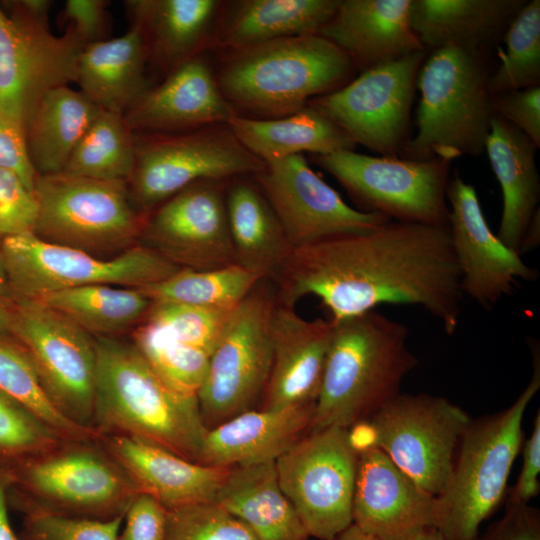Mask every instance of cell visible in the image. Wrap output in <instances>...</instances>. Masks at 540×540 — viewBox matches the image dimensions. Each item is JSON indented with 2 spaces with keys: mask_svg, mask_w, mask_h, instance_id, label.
I'll list each match as a JSON object with an SVG mask.
<instances>
[{
  "mask_svg": "<svg viewBox=\"0 0 540 540\" xmlns=\"http://www.w3.org/2000/svg\"><path fill=\"white\" fill-rule=\"evenodd\" d=\"M278 304L315 296L337 322L381 304L424 308L448 335L463 292L448 227L387 221L373 229L293 247L273 278Z\"/></svg>",
  "mask_w": 540,
  "mask_h": 540,
  "instance_id": "6da1fadb",
  "label": "cell"
},
{
  "mask_svg": "<svg viewBox=\"0 0 540 540\" xmlns=\"http://www.w3.org/2000/svg\"><path fill=\"white\" fill-rule=\"evenodd\" d=\"M95 342L97 432L135 437L197 462L207 432L198 398L169 387L132 341L95 337Z\"/></svg>",
  "mask_w": 540,
  "mask_h": 540,
  "instance_id": "7a4b0ae2",
  "label": "cell"
},
{
  "mask_svg": "<svg viewBox=\"0 0 540 540\" xmlns=\"http://www.w3.org/2000/svg\"><path fill=\"white\" fill-rule=\"evenodd\" d=\"M224 52L215 72L220 91L238 115L256 119L294 114L356 72L348 56L318 34Z\"/></svg>",
  "mask_w": 540,
  "mask_h": 540,
  "instance_id": "3957f363",
  "label": "cell"
},
{
  "mask_svg": "<svg viewBox=\"0 0 540 540\" xmlns=\"http://www.w3.org/2000/svg\"><path fill=\"white\" fill-rule=\"evenodd\" d=\"M332 324L311 430L347 429L368 419L400 394L418 363L408 347V328L376 310Z\"/></svg>",
  "mask_w": 540,
  "mask_h": 540,
  "instance_id": "277c9868",
  "label": "cell"
},
{
  "mask_svg": "<svg viewBox=\"0 0 540 540\" xmlns=\"http://www.w3.org/2000/svg\"><path fill=\"white\" fill-rule=\"evenodd\" d=\"M490 52L451 45L425 56L417 78V132L400 157L453 161L485 152L495 114L489 92Z\"/></svg>",
  "mask_w": 540,
  "mask_h": 540,
  "instance_id": "5b68a950",
  "label": "cell"
},
{
  "mask_svg": "<svg viewBox=\"0 0 540 540\" xmlns=\"http://www.w3.org/2000/svg\"><path fill=\"white\" fill-rule=\"evenodd\" d=\"M4 468L11 481L9 507L22 515L110 520L123 517L140 493L99 438L63 440L50 450Z\"/></svg>",
  "mask_w": 540,
  "mask_h": 540,
  "instance_id": "8992f818",
  "label": "cell"
},
{
  "mask_svg": "<svg viewBox=\"0 0 540 540\" xmlns=\"http://www.w3.org/2000/svg\"><path fill=\"white\" fill-rule=\"evenodd\" d=\"M533 376L507 409L470 421L444 492L437 496L436 528L446 540H476L481 523L501 501L520 451L525 411L540 388L539 348Z\"/></svg>",
  "mask_w": 540,
  "mask_h": 540,
  "instance_id": "52a82bcc",
  "label": "cell"
},
{
  "mask_svg": "<svg viewBox=\"0 0 540 540\" xmlns=\"http://www.w3.org/2000/svg\"><path fill=\"white\" fill-rule=\"evenodd\" d=\"M471 419L449 400L398 394L368 419L347 428L353 449L377 448L419 487L439 496L453 469L454 453Z\"/></svg>",
  "mask_w": 540,
  "mask_h": 540,
  "instance_id": "ba28073f",
  "label": "cell"
},
{
  "mask_svg": "<svg viewBox=\"0 0 540 540\" xmlns=\"http://www.w3.org/2000/svg\"><path fill=\"white\" fill-rule=\"evenodd\" d=\"M51 6L49 0L0 4V117L24 136L45 94L75 82L86 46L70 27L62 36L52 34Z\"/></svg>",
  "mask_w": 540,
  "mask_h": 540,
  "instance_id": "9c48e42d",
  "label": "cell"
},
{
  "mask_svg": "<svg viewBox=\"0 0 540 540\" xmlns=\"http://www.w3.org/2000/svg\"><path fill=\"white\" fill-rule=\"evenodd\" d=\"M38 214L33 234L93 255L132 244L146 216L135 208L126 181L59 172L37 175Z\"/></svg>",
  "mask_w": 540,
  "mask_h": 540,
  "instance_id": "30bf717a",
  "label": "cell"
},
{
  "mask_svg": "<svg viewBox=\"0 0 540 540\" xmlns=\"http://www.w3.org/2000/svg\"><path fill=\"white\" fill-rule=\"evenodd\" d=\"M365 213L391 221L448 227L451 160L370 156L354 150L312 155Z\"/></svg>",
  "mask_w": 540,
  "mask_h": 540,
  "instance_id": "8fae6325",
  "label": "cell"
},
{
  "mask_svg": "<svg viewBox=\"0 0 540 540\" xmlns=\"http://www.w3.org/2000/svg\"><path fill=\"white\" fill-rule=\"evenodd\" d=\"M264 166L227 124L135 134V163L127 185L133 203L145 214L193 183L256 175Z\"/></svg>",
  "mask_w": 540,
  "mask_h": 540,
  "instance_id": "7c38bea8",
  "label": "cell"
},
{
  "mask_svg": "<svg viewBox=\"0 0 540 540\" xmlns=\"http://www.w3.org/2000/svg\"><path fill=\"white\" fill-rule=\"evenodd\" d=\"M2 246L13 299L94 284L141 288L181 269L147 246H130L111 259L49 243L33 233L5 237Z\"/></svg>",
  "mask_w": 540,
  "mask_h": 540,
  "instance_id": "4fadbf2b",
  "label": "cell"
},
{
  "mask_svg": "<svg viewBox=\"0 0 540 540\" xmlns=\"http://www.w3.org/2000/svg\"><path fill=\"white\" fill-rule=\"evenodd\" d=\"M10 315L12 337L27 353L50 400L73 422L95 429V337L36 300L14 298Z\"/></svg>",
  "mask_w": 540,
  "mask_h": 540,
  "instance_id": "5bb4252c",
  "label": "cell"
},
{
  "mask_svg": "<svg viewBox=\"0 0 540 540\" xmlns=\"http://www.w3.org/2000/svg\"><path fill=\"white\" fill-rule=\"evenodd\" d=\"M276 303V296L260 281L232 311L197 396L207 430L254 409L262 398L273 361Z\"/></svg>",
  "mask_w": 540,
  "mask_h": 540,
  "instance_id": "9a60e30c",
  "label": "cell"
},
{
  "mask_svg": "<svg viewBox=\"0 0 540 540\" xmlns=\"http://www.w3.org/2000/svg\"><path fill=\"white\" fill-rule=\"evenodd\" d=\"M358 454L347 429L311 430L276 461L280 487L310 537L335 540L352 523Z\"/></svg>",
  "mask_w": 540,
  "mask_h": 540,
  "instance_id": "2e32d148",
  "label": "cell"
},
{
  "mask_svg": "<svg viewBox=\"0 0 540 540\" xmlns=\"http://www.w3.org/2000/svg\"><path fill=\"white\" fill-rule=\"evenodd\" d=\"M425 51L365 70L308 106L327 117L357 145L379 156L400 157L410 139L411 110Z\"/></svg>",
  "mask_w": 540,
  "mask_h": 540,
  "instance_id": "e0dca14e",
  "label": "cell"
},
{
  "mask_svg": "<svg viewBox=\"0 0 540 540\" xmlns=\"http://www.w3.org/2000/svg\"><path fill=\"white\" fill-rule=\"evenodd\" d=\"M254 176L292 248L390 221L349 206L302 154L267 162Z\"/></svg>",
  "mask_w": 540,
  "mask_h": 540,
  "instance_id": "ac0fdd59",
  "label": "cell"
},
{
  "mask_svg": "<svg viewBox=\"0 0 540 540\" xmlns=\"http://www.w3.org/2000/svg\"><path fill=\"white\" fill-rule=\"evenodd\" d=\"M224 188V180L198 181L158 205L140 235L146 246L181 269L236 263Z\"/></svg>",
  "mask_w": 540,
  "mask_h": 540,
  "instance_id": "d6986e66",
  "label": "cell"
},
{
  "mask_svg": "<svg viewBox=\"0 0 540 540\" xmlns=\"http://www.w3.org/2000/svg\"><path fill=\"white\" fill-rule=\"evenodd\" d=\"M447 202L448 230L464 295L489 309L511 295L518 280L537 279V270L492 232L475 187L457 171L450 177Z\"/></svg>",
  "mask_w": 540,
  "mask_h": 540,
  "instance_id": "ffe728a7",
  "label": "cell"
},
{
  "mask_svg": "<svg viewBox=\"0 0 540 540\" xmlns=\"http://www.w3.org/2000/svg\"><path fill=\"white\" fill-rule=\"evenodd\" d=\"M437 496L419 487L381 450L358 454L352 519L377 540H404L434 527Z\"/></svg>",
  "mask_w": 540,
  "mask_h": 540,
  "instance_id": "44dd1931",
  "label": "cell"
},
{
  "mask_svg": "<svg viewBox=\"0 0 540 540\" xmlns=\"http://www.w3.org/2000/svg\"><path fill=\"white\" fill-rule=\"evenodd\" d=\"M237 114L206 58L197 56L149 87L124 113L132 132L177 133L227 124Z\"/></svg>",
  "mask_w": 540,
  "mask_h": 540,
  "instance_id": "7402d4cb",
  "label": "cell"
},
{
  "mask_svg": "<svg viewBox=\"0 0 540 540\" xmlns=\"http://www.w3.org/2000/svg\"><path fill=\"white\" fill-rule=\"evenodd\" d=\"M330 320H307L276 303L271 321L273 361L261 409L315 405L332 337Z\"/></svg>",
  "mask_w": 540,
  "mask_h": 540,
  "instance_id": "603a6c76",
  "label": "cell"
},
{
  "mask_svg": "<svg viewBox=\"0 0 540 540\" xmlns=\"http://www.w3.org/2000/svg\"><path fill=\"white\" fill-rule=\"evenodd\" d=\"M411 0H340L318 35L342 50L359 73L425 51L410 19Z\"/></svg>",
  "mask_w": 540,
  "mask_h": 540,
  "instance_id": "cb8c5ba5",
  "label": "cell"
},
{
  "mask_svg": "<svg viewBox=\"0 0 540 540\" xmlns=\"http://www.w3.org/2000/svg\"><path fill=\"white\" fill-rule=\"evenodd\" d=\"M99 442L139 491L167 510L215 501L231 469L203 465L135 437L100 434Z\"/></svg>",
  "mask_w": 540,
  "mask_h": 540,
  "instance_id": "d4e9b609",
  "label": "cell"
},
{
  "mask_svg": "<svg viewBox=\"0 0 540 540\" xmlns=\"http://www.w3.org/2000/svg\"><path fill=\"white\" fill-rule=\"evenodd\" d=\"M314 408L245 411L207 430L197 462L219 468L275 462L311 430Z\"/></svg>",
  "mask_w": 540,
  "mask_h": 540,
  "instance_id": "484cf974",
  "label": "cell"
},
{
  "mask_svg": "<svg viewBox=\"0 0 540 540\" xmlns=\"http://www.w3.org/2000/svg\"><path fill=\"white\" fill-rule=\"evenodd\" d=\"M223 1L129 0L125 2L132 25L140 30L148 61L166 75L213 47L217 18Z\"/></svg>",
  "mask_w": 540,
  "mask_h": 540,
  "instance_id": "4316f807",
  "label": "cell"
},
{
  "mask_svg": "<svg viewBox=\"0 0 540 540\" xmlns=\"http://www.w3.org/2000/svg\"><path fill=\"white\" fill-rule=\"evenodd\" d=\"M538 148L522 131L494 114L485 152L502 191L497 236L518 254L530 221L539 210Z\"/></svg>",
  "mask_w": 540,
  "mask_h": 540,
  "instance_id": "83f0119b",
  "label": "cell"
},
{
  "mask_svg": "<svg viewBox=\"0 0 540 540\" xmlns=\"http://www.w3.org/2000/svg\"><path fill=\"white\" fill-rule=\"evenodd\" d=\"M340 0L223 1L213 47L240 49L277 39L318 34Z\"/></svg>",
  "mask_w": 540,
  "mask_h": 540,
  "instance_id": "f1b7e54d",
  "label": "cell"
},
{
  "mask_svg": "<svg viewBox=\"0 0 540 540\" xmlns=\"http://www.w3.org/2000/svg\"><path fill=\"white\" fill-rule=\"evenodd\" d=\"M527 0H411V25L423 47L491 51Z\"/></svg>",
  "mask_w": 540,
  "mask_h": 540,
  "instance_id": "f546056e",
  "label": "cell"
},
{
  "mask_svg": "<svg viewBox=\"0 0 540 540\" xmlns=\"http://www.w3.org/2000/svg\"><path fill=\"white\" fill-rule=\"evenodd\" d=\"M148 53L137 26L120 37L87 44L81 51L75 82L99 109L123 114L149 88Z\"/></svg>",
  "mask_w": 540,
  "mask_h": 540,
  "instance_id": "4dcf8cb0",
  "label": "cell"
},
{
  "mask_svg": "<svg viewBox=\"0 0 540 540\" xmlns=\"http://www.w3.org/2000/svg\"><path fill=\"white\" fill-rule=\"evenodd\" d=\"M215 502L237 517L258 540H309L282 491L275 462L231 468Z\"/></svg>",
  "mask_w": 540,
  "mask_h": 540,
  "instance_id": "1f68e13d",
  "label": "cell"
},
{
  "mask_svg": "<svg viewBox=\"0 0 540 540\" xmlns=\"http://www.w3.org/2000/svg\"><path fill=\"white\" fill-rule=\"evenodd\" d=\"M227 126L237 140L264 163L303 152L326 155L356 147L342 129L308 105L294 114L275 119L235 114Z\"/></svg>",
  "mask_w": 540,
  "mask_h": 540,
  "instance_id": "d6a6232c",
  "label": "cell"
},
{
  "mask_svg": "<svg viewBox=\"0 0 540 540\" xmlns=\"http://www.w3.org/2000/svg\"><path fill=\"white\" fill-rule=\"evenodd\" d=\"M226 208L235 261L261 279L274 278L292 246L259 186L233 183Z\"/></svg>",
  "mask_w": 540,
  "mask_h": 540,
  "instance_id": "836d02e7",
  "label": "cell"
},
{
  "mask_svg": "<svg viewBox=\"0 0 540 540\" xmlns=\"http://www.w3.org/2000/svg\"><path fill=\"white\" fill-rule=\"evenodd\" d=\"M99 108L68 85L50 90L25 131L32 165L38 175L62 172Z\"/></svg>",
  "mask_w": 540,
  "mask_h": 540,
  "instance_id": "e575fe53",
  "label": "cell"
},
{
  "mask_svg": "<svg viewBox=\"0 0 540 540\" xmlns=\"http://www.w3.org/2000/svg\"><path fill=\"white\" fill-rule=\"evenodd\" d=\"M32 300L59 312L94 337H114L135 328L152 304L138 288L107 284L59 290Z\"/></svg>",
  "mask_w": 540,
  "mask_h": 540,
  "instance_id": "d590c367",
  "label": "cell"
},
{
  "mask_svg": "<svg viewBox=\"0 0 540 540\" xmlns=\"http://www.w3.org/2000/svg\"><path fill=\"white\" fill-rule=\"evenodd\" d=\"M262 280L234 263L210 270L180 269L160 282L138 289L152 302L234 309Z\"/></svg>",
  "mask_w": 540,
  "mask_h": 540,
  "instance_id": "8d00e7d4",
  "label": "cell"
},
{
  "mask_svg": "<svg viewBox=\"0 0 540 540\" xmlns=\"http://www.w3.org/2000/svg\"><path fill=\"white\" fill-rule=\"evenodd\" d=\"M135 163V133L123 114L100 109L62 172L99 180L128 181Z\"/></svg>",
  "mask_w": 540,
  "mask_h": 540,
  "instance_id": "74e56055",
  "label": "cell"
},
{
  "mask_svg": "<svg viewBox=\"0 0 540 540\" xmlns=\"http://www.w3.org/2000/svg\"><path fill=\"white\" fill-rule=\"evenodd\" d=\"M0 391L14 398L63 440H96L99 433L62 414L46 394L25 350L14 340L0 338Z\"/></svg>",
  "mask_w": 540,
  "mask_h": 540,
  "instance_id": "f35d334b",
  "label": "cell"
},
{
  "mask_svg": "<svg viewBox=\"0 0 540 540\" xmlns=\"http://www.w3.org/2000/svg\"><path fill=\"white\" fill-rule=\"evenodd\" d=\"M497 46L499 64L489 80L491 95L540 86V0L526 1Z\"/></svg>",
  "mask_w": 540,
  "mask_h": 540,
  "instance_id": "ab89813d",
  "label": "cell"
},
{
  "mask_svg": "<svg viewBox=\"0 0 540 540\" xmlns=\"http://www.w3.org/2000/svg\"><path fill=\"white\" fill-rule=\"evenodd\" d=\"M132 340L169 387L185 396H198L207 375L209 353L176 341L144 321L133 329Z\"/></svg>",
  "mask_w": 540,
  "mask_h": 540,
  "instance_id": "60d3db41",
  "label": "cell"
},
{
  "mask_svg": "<svg viewBox=\"0 0 540 540\" xmlns=\"http://www.w3.org/2000/svg\"><path fill=\"white\" fill-rule=\"evenodd\" d=\"M233 310L175 302H152L143 321L166 336L211 355Z\"/></svg>",
  "mask_w": 540,
  "mask_h": 540,
  "instance_id": "b9f144b4",
  "label": "cell"
},
{
  "mask_svg": "<svg viewBox=\"0 0 540 540\" xmlns=\"http://www.w3.org/2000/svg\"><path fill=\"white\" fill-rule=\"evenodd\" d=\"M63 439L23 404L0 391V466L57 446Z\"/></svg>",
  "mask_w": 540,
  "mask_h": 540,
  "instance_id": "7bdbcfd3",
  "label": "cell"
},
{
  "mask_svg": "<svg viewBox=\"0 0 540 540\" xmlns=\"http://www.w3.org/2000/svg\"><path fill=\"white\" fill-rule=\"evenodd\" d=\"M166 540H258L215 501L167 510Z\"/></svg>",
  "mask_w": 540,
  "mask_h": 540,
  "instance_id": "ee69618b",
  "label": "cell"
},
{
  "mask_svg": "<svg viewBox=\"0 0 540 540\" xmlns=\"http://www.w3.org/2000/svg\"><path fill=\"white\" fill-rule=\"evenodd\" d=\"M123 517L110 520L70 518L44 513H27L19 540H118Z\"/></svg>",
  "mask_w": 540,
  "mask_h": 540,
  "instance_id": "f6af8a7d",
  "label": "cell"
},
{
  "mask_svg": "<svg viewBox=\"0 0 540 540\" xmlns=\"http://www.w3.org/2000/svg\"><path fill=\"white\" fill-rule=\"evenodd\" d=\"M37 214L34 191L15 173L0 167V236L33 233Z\"/></svg>",
  "mask_w": 540,
  "mask_h": 540,
  "instance_id": "bcb514c9",
  "label": "cell"
},
{
  "mask_svg": "<svg viewBox=\"0 0 540 540\" xmlns=\"http://www.w3.org/2000/svg\"><path fill=\"white\" fill-rule=\"evenodd\" d=\"M494 113L540 147V86L491 95Z\"/></svg>",
  "mask_w": 540,
  "mask_h": 540,
  "instance_id": "7dc6e473",
  "label": "cell"
},
{
  "mask_svg": "<svg viewBox=\"0 0 540 540\" xmlns=\"http://www.w3.org/2000/svg\"><path fill=\"white\" fill-rule=\"evenodd\" d=\"M167 509L140 492L125 512L118 540H166Z\"/></svg>",
  "mask_w": 540,
  "mask_h": 540,
  "instance_id": "c3c4849f",
  "label": "cell"
},
{
  "mask_svg": "<svg viewBox=\"0 0 540 540\" xmlns=\"http://www.w3.org/2000/svg\"><path fill=\"white\" fill-rule=\"evenodd\" d=\"M107 1L103 0H67L64 5V18L68 27L84 41L90 44L105 40L107 33Z\"/></svg>",
  "mask_w": 540,
  "mask_h": 540,
  "instance_id": "681fc988",
  "label": "cell"
},
{
  "mask_svg": "<svg viewBox=\"0 0 540 540\" xmlns=\"http://www.w3.org/2000/svg\"><path fill=\"white\" fill-rule=\"evenodd\" d=\"M482 540H540L539 513L528 504L508 501L504 516Z\"/></svg>",
  "mask_w": 540,
  "mask_h": 540,
  "instance_id": "f907efd6",
  "label": "cell"
},
{
  "mask_svg": "<svg viewBox=\"0 0 540 540\" xmlns=\"http://www.w3.org/2000/svg\"><path fill=\"white\" fill-rule=\"evenodd\" d=\"M0 167L15 173L34 191L37 178L29 157L25 136L0 117Z\"/></svg>",
  "mask_w": 540,
  "mask_h": 540,
  "instance_id": "816d5d0a",
  "label": "cell"
},
{
  "mask_svg": "<svg viewBox=\"0 0 540 540\" xmlns=\"http://www.w3.org/2000/svg\"><path fill=\"white\" fill-rule=\"evenodd\" d=\"M523 465L512 489L509 502L525 503L535 497L540 489V413L535 417L533 430L523 446Z\"/></svg>",
  "mask_w": 540,
  "mask_h": 540,
  "instance_id": "f5cc1de1",
  "label": "cell"
},
{
  "mask_svg": "<svg viewBox=\"0 0 540 540\" xmlns=\"http://www.w3.org/2000/svg\"><path fill=\"white\" fill-rule=\"evenodd\" d=\"M10 476L7 470L0 466V540H19L18 534L12 528L9 518L8 493Z\"/></svg>",
  "mask_w": 540,
  "mask_h": 540,
  "instance_id": "db71d44e",
  "label": "cell"
},
{
  "mask_svg": "<svg viewBox=\"0 0 540 540\" xmlns=\"http://www.w3.org/2000/svg\"><path fill=\"white\" fill-rule=\"evenodd\" d=\"M540 241V213L539 210L535 213L530 221V224L525 232L524 238L520 245L519 254L522 255L534 249Z\"/></svg>",
  "mask_w": 540,
  "mask_h": 540,
  "instance_id": "11a10c76",
  "label": "cell"
},
{
  "mask_svg": "<svg viewBox=\"0 0 540 540\" xmlns=\"http://www.w3.org/2000/svg\"><path fill=\"white\" fill-rule=\"evenodd\" d=\"M2 240L3 238L0 236V299L7 303H11L13 300V293L6 271Z\"/></svg>",
  "mask_w": 540,
  "mask_h": 540,
  "instance_id": "9f6ffc18",
  "label": "cell"
},
{
  "mask_svg": "<svg viewBox=\"0 0 540 540\" xmlns=\"http://www.w3.org/2000/svg\"><path fill=\"white\" fill-rule=\"evenodd\" d=\"M0 338L14 340L11 334L10 303L0 299Z\"/></svg>",
  "mask_w": 540,
  "mask_h": 540,
  "instance_id": "6f0895ef",
  "label": "cell"
},
{
  "mask_svg": "<svg viewBox=\"0 0 540 540\" xmlns=\"http://www.w3.org/2000/svg\"><path fill=\"white\" fill-rule=\"evenodd\" d=\"M335 540H377L372 536L364 533L353 523L339 534Z\"/></svg>",
  "mask_w": 540,
  "mask_h": 540,
  "instance_id": "680465c9",
  "label": "cell"
},
{
  "mask_svg": "<svg viewBox=\"0 0 540 540\" xmlns=\"http://www.w3.org/2000/svg\"><path fill=\"white\" fill-rule=\"evenodd\" d=\"M404 540H446L443 535L434 527L423 528Z\"/></svg>",
  "mask_w": 540,
  "mask_h": 540,
  "instance_id": "91938a15",
  "label": "cell"
}]
</instances>
